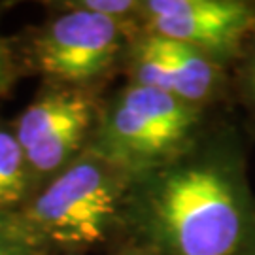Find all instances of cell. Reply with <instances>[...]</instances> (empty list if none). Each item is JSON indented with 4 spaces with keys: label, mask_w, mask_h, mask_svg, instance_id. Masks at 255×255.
<instances>
[{
    "label": "cell",
    "mask_w": 255,
    "mask_h": 255,
    "mask_svg": "<svg viewBox=\"0 0 255 255\" xmlns=\"http://www.w3.org/2000/svg\"><path fill=\"white\" fill-rule=\"evenodd\" d=\"M121 242L155 255H255V191L242 130L218 116L187 151L132 174Z\"/></svg>",
    "instance_id": "6da1fadb"
},
{
    "label": "cell",
    "mask_w": 255,
    "mask_h": 255,
    "mask_svg": "<svg viewBox=\"0 0 255 255\" xmlns=\"http://www.w3.org/2000/svg\"><path fill=\"white\" fill-rule=\"evenodd\" d=\"M132 172L95 151L82 153L38 189L19 212L51 255H89L121 240Z\"/></svg>",
    "instance_id": "7a4b0ae2"
},
{
    "label": "cell",
    "mask_w": 255,
    "mask_h": 255,
    "mask_svg": "<svg viewBox=\"0 0 255 255\" xmlns=\"http://www.w3.org/2000/svg\"><path fill=\"white\" fill-rule=\"evenodd\" d=\"M218 114L153 87L125 82L104 95L87 149L128 172H144L187 151Z\"/></svg>",
    "instance_id": "3957f363"
},
{
    "label": "cell",
    "mask_w": 255,
    "mask_h": 255,
    "mask_svg": "<svg viewBox=\"0 0 255 255\" xmlns=\"http://www.w3.org/2000/svg\"><path fill=\"white\" fill-rule=\"evenodd\" d=\"M47 6L51 15L27 28L15 46L21 68L42 82L102 89L110 76L119 72L128 40L138 30L74 8L68 0Z\"/></svg>",
    "instance_id": "277c9868"
},
{
    "label": "cell",
    "mask_w": 255,
    "mask_h": 255,
    "mask_svg": "<svg viewBox=\"0 0 255 255\" xmlns=\"http://www.w3.org/2000/svg\"><path fill=\"white\" fill-rule=\"evenodd\" d=\"M102 89L42 82L11 119L27 157L32 195L87 151L99 121Z\"/></svg>",
    "instance_id": "5b68a950"
},
{
    "label": "cell",
    "mask_w": 255,
    "mask_h": 255,
    "mask_svg": "<svg viewBox=\"0 0 255 255\" xmlns=\"http://www.w3.org/2000/svg\"><path fill=\"white\" fill-rule=\"evenodd\" d=\"M119 72L125 82L153 87L210 112H219L231 102V68L142 28L128 40Z\"/></svg>",
    "instance_id": "8992f818"
},
{
    "label": "cell",
    "mask_w": 255,
    "mask_h": 255,
    "mask_svg": "<svg viewBox=\"0 0 255 255\" xmlns=\"http://www.w3.org/2000/svg\"><path fill=\"white\" fill-rule=\"evenodd\" d=\"M140 28L231 68L255 30V0H140Z\"/></svg>",
    "instance_id": "52a82bcc"
},
{
    "label": "cell",
    "mask_w": 255,
    "mask_h": 255,
    "mask_svg": "<svg viewBox=\"0 0 255 255\" xmlns=\"http://www.w3.org/2000/svg\"><path fill=\"white\" fill-rule=\"evenodd\" d=\"M32 197V180L25 151L11 119L0 116V212L17 214Z\"/></svg>",
    "instance_id": "ba28073f"
},
{
    "label": "cell",
    "mask_w": 255,
    "mask_h": 255,
    "mask_svg": "<svg viewBox=\"0 0 255 255\" xmlns=\"http://www.w3.org/2000/svg\"><path fill=\"white\" fill-rule=\"evenodd\" d=\"M231 102L242 110L248 125L255 130V30L231 66Z\"/></svg>",
    "instance_id": "9c48e42d"
},
{
    "label": "cell",
    "mask_w": 255,
    "mask_h": 255,
    "mask_svg": "<svg viewBox=\"0 0 255 255\" xmlns=\"http://www.w3.org/2000/svg\"><path fill=\"white\" fill-rule=\"evenodd\" d=\"M0 255H51V252L19 212H0Z\"/></svg>",
    "instance_id": "30bf717a"
},
{
    "label": "cell",
    "mask_w": 255,
    "mask_h": 255,
    "mask_svg": "<svg viewBox=\"0 0 255 255\" xmlns=\"http://www.w3.org/2000/svg\"><path fill=\"white\" fill-rule=\"evenodd\" d=\"M21 74H23V68L19 63L13 40H9L0 32V99L8 97L13 91Z\"/></svg>",
    "instance_id": "8fae6325"
},
{
    "label": "cell",
    "mask_w": 255,
    "mask_h": 255,
    "mask_svg": "<svg viewBox=\"0 0 255 255\" xmlns=\"http://www.w3.org/2000/svg\"><path fill=\"white\" fill-rule=\"evenodd\" d=\"M112 255H155L151 252H147L144 248L134 246V244H128V242H119V246L114 250Z\"/></svg>",
    "instance_id": "7c38bea8"
},
{
    "label": "cell",
    "mask_w": 255,
    "mask_h": 255,
    "mask_svg": "<svg viewBox=\"0 0 255 255\" xmlns=\"http://www.w3.org/2000/svg\"><path fill=\"white\" fill-rule=\"evenodd\" d=\"M63 255H78V254H63Z\"/></svg>",
    "instance_id": "4fadbf2b"
}]
</instances>
